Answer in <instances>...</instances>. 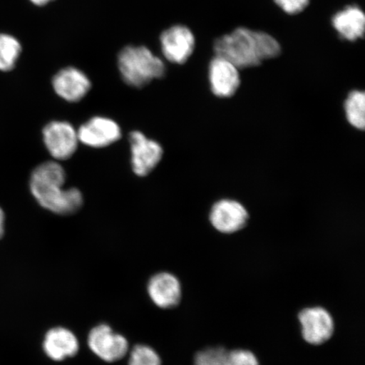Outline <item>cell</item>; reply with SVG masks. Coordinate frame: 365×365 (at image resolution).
Instances as JSON below:
<instances>
[{
    "label": "cell",
    "instance_id": "cell-11",
    "mask_svg": "<svg viewBox=\"0 0 365 365\" xmlns=\"http://www.w3.org/2000/svg\"><path fill=\"white\" fill-rule=\"evenodd\" d=\"M240 68L220 56L212 59L209 66V81L212 93L217 98L232 97L240 86Z\"/></svg>",
    "mask_w": 365,
    "mask_h": 365
},
{
    "label": "cell",
    "instance_id": "cell-14",
    "mask_svg": "<svg viewBox=\"0 0 365 365\" xmlns=\"http://www.w3.org/2000/svg\"><path fill=\"white\" fill-rule=\"evenodd\" d=\"M43 346L49 359L62 361L78 353L79 341L71 331L56 327L46 333Z\"/></svg>",
    "mask_w": 365,
    "mask_h": 365
},
{
    "label": "cell",
    "instance_id": "cell-22",
    "mask_svg": "<svg viewBox=\"0 0 365 365\" xmlns=\"http://www.w3.org/2000/svg\"><path fill=\"white\" fill-rule=\"evenodd\" d=\"M4 232V213L1 207H0V239L2 238Z\"/></svg>",
    "mask_w": 365,
    "mask_h": 365
},
{
    "label": "cell",
    "instance_id": "cell-7",
    "mask_svg": "<svg viewBox=\"0 0 365 365\" xmlns=\"http://www.w3.org/2000/svg\"><path fill=\"white\" fill-rule=\"evenodd\" d=\"M298 317L303 339L309 344L322 345L331 339L334 321L327 309L322 307L304 309Z\"/></svg>",
    "mask_w": 365,
    "mask_h": 365
},
{
    "label": "cell",
    "instance_id": "cell-15",
    "mask_svg": "<svg viewBox=\"0 0 365 365\" xmlns=\"http://www.w3.org/2000/svg\"><path fill=\"white\" fill-rule=\"evenodd\" d=\"M332 26L342 38L355 42L365 33V15L359 6H346L332 17Z\"/></svg>",
    "mask_w": 365,
    "mask_h": 365
},
{
    "label": "cell",
    "instance_id": "cell-21",
    "mask_svg": "<svg viewBox=\"0 0 365 365\" xmlns=\"http://www.w3.org/2000/svg\"><path fill=\"white\" fill-rule=\"evenodd\" d=\"M194 365H222L215 354L209 352H198L195 354Z\"/></svg>",
    "mask_w": 365,
    "mask_h": 365
},
{
    "label": "cell",
    "instance_id": "cell-8",
    "mask_svg": "<svg viewBox=\"0 0 365 365\" xmlns=\"http://www.w3.org/2000/svg\"><path fill=\"white\" fill-rule=\"evenodd\" d=\"M162 52L167 61L182 65L192 56L195 38L189 27L175 25L164 31L160 36Z\"/></svg>",
    "mask_w": 365,
    "mask_h": 365
},
{
    "label": "cell",
    "instance_id": "cell-4",
    "mask_svg": "<svg viewBox=\"0 0 365 365\" xmlns=\"http://www.w3.org/2000/svg\"><path fill=\"white\" fill-rule=\"evenodd\" d=\"M43 138L48 152L58 161L71 158L80 143L77 130L66 121L48 123L43 128Z\"/></svg>",
    "mask_w": 365,
    "mask_h": 365
},
{
    "label": "cell",
    "instance_id": "cell-17",
    "mask_svg": "<svg viewBox=\"0 0 365 365\" xmlns=\"http://www.w3.org/2000/svg\"><path fill=\"white\" fill-rule=\"evenodd\" d=\"M21 53V45L16 38L8 34H0V71H10Z\"/></svg>",
    "mask_w": 365,
    "mask_h": 365
},
{
    "label": "cell",
    "instance_id": "cell-5",
    "mask_svg": "<svg viewBox=\"0 0 365 365\" xmlns=\"http://www.w3.org/2000/svg\"><path fill=\"white\" fill-rule=\"evenodd\" d=\"M130 143L132 170L137 176H148L161 162L163 156L162 145L137 130L131 132Z\"/></svg>",
    "mask_w": 365,
    "mask_h": 365
},
{
    "label": "cell",
    "instance_id": "cell-12",
    "mask_svg": "<svg viewBox=\"0 0 365 365\" xmlns=\"http://www.w3.org/2000/svg\"><path fill=\"white\" fill-rule=\"evenodd\" d=\"M52 84L58 97L70 103L80 102L91 88L88 76L76 67L62 68L54 75Z\"/></svg>",
    "mask_w": 365,
    "mask_h": 365
},
{
    "label": "cell",
    "instance_id": "cell-19",
    "mask_svg": "<svg viewBox=\"0 0 365 365\" xmlns=\"http://www.w3.org/2000/svg\"><path fill=\"white\" fill-rule=\"evenodd\" d=\"M223 365H259L258 359L249 350L235 349L227 353Z\"/></svg>",
    "mask_w": 365,
    "mask_h": 365
},
{
    "label": "cell",
    "instance_id": "cell-20",
    "mask_svg": "<svg viewBox=\"0 0 365 365\" xmlns=\"http://www.w3.org/2000/svg\"><path fill=\"white\" fill-rule=\"evenodd\" d=\"M274 2L289 15H297L307 9L309 0H274Z\"/></svg>",
    "mask_w": 365,
    "mask_h": 365
},
{
    "label": "cell",
    "instance_id": "cell-16",
    "mask_svg": "<svg viewBox=\"0 0 365 365\" xmlns=\"http://www.w3.org/2000/svg\"><path fill=\"white\" fill-rule=\"evenodd\" d=\"M345 113L349 124L363 130L365 127V94L361 91H353L345 101Z\"/></svg>",
    "mask_w": 365,
    "mask_h": 365
},
{
    "label": "cell",
    "instance_id": "cell-6",
    "mask_svg": "<svg viewBox=\"0 0 365 365\" xmlns=\"http://www.w3.org/2000/svg\"><path fill=\"white\" fill-rule=\"evenodd\" d=\"M88 341L90 349L108 363L124 358L129 350V342L125 337L113 332L106 324L95 327L89 333Z\"/></svg>",
    "mask_w": 365,
    "mask_h": 365
},
{
    "label": "cell",
    "instance_id": "cell-3",
    "mask_svg": "<svg viewBox=\"0 0 365 365\" xmlns=\"http://www.w3.org/2000/svg\"><path fill=\"white\" fill-rule=\"evenodd\" d=\"M118 67L127 85L143 88L165 76V63L144 46H127L118 56Z\"/></svg>",
    "mask_w": 365,
    "mask_h": 365
},
{
    "label": "cell",
    "instance_id": "cell-1",
    "mask_svg": "<svg viewBox=\"0 0 365 365\" xmlns=\"http://www.w3.org/2000/svg\"><path fill=\"white\" fill-rule=\"evenodd\" d=\"M213 48L217 56L226 58L239 68L257 67L267 59L279 56L282 52L280 43L274 36L246 27L221 36Z\"/></svg>",
    "mask_w": 365,
    "mask_h": 365
},
{
    "label": "cell",
    "instance_id": "cell-2",
    "mask_svg": "<svg viewBox=\"0 0 365 365\" xmlns=\"http://www.w3.org/2000/svg\"><path fill=\"white\" fill-rule=\"evenodd\" d=\"M66 173L57 162H45L35 168L30 178V190L36 202L58 215H71L83 205V195L78 189H66Z\"/></svg>",
    "mask_w": 365,
    "mask_h": 365
},
{
    "label": "cell",
    "instance_id": "cell-13",
    "mask_svg": "<svg viewBox=\"0 0 365 365\" xmlns=\"http://www.w3.org/2000/svg\"><path fill=\"white\" fill-rule=\"evenodd\" d=\"M148 291L150 299L159 308L172 309L180 303V282L170 272H160L150 278Z\"/></svg>",
    "mask_w": 365,
    "mask_h": 365
},
{
    "label": "cell",
    "instance_id": "cell-9",
    "mask_svg": "<svg viewBox=\"0 0 365 365\" xmlns=\"http://www.w3.org/2000/svg\"><path fill=\"white\" fill-rule=\"evenodd\" d=\"M209 218L216 230L222 234L232 235L247 225L249 213L241 203L225 199L213 205Z\"/></svg>",
    "mask_w": 365,
    "mask_h": 365
},
{
    "label": "cell",
    "instance_id": "cell-18",
    "mask_svg": "<svg viewBox=\"0 0 365 365\" xmlns=\"http://www.w3.org/2000/svg\"><path fill=\"white\" fill-rule=\"evenodd\" d=\"M129 365H162V360L153 348L139 344L131 350Z\"/></svg>",
    "mask_w": 365,
    "mask_h": 365
},
{
    "label": "cell",
    "instance_id": "cell-10",
    "mask_svg": "<svg viewBox=\"0 0 365 365\" xmlns=\"http://www.w3.org/2000/svg\"><path fill=\"white\" fill-rule=\"evenodd\" d=\"M80 143L93 148L108 147L121 138V128L111 118H91L77 130Z\"/></svg>",
    "mask_w": 365,
    "mask_h": 365
},
{
    "label": "cell",
    "instance_id": "cell-23",
    "mask_svg": "<svg viewBox=\"0 0 365 365\" xmlns=\"http://www.w3.org/2000/svg\"><path fill=\"white\" fill-rule=\"evenodd\" d=\"M30 1L38 6H44L46 4L50 2L54 1V0H30Z\"/></svg>",
    "mask_w": 365,
    "mask_h": 365
}]
</instances>
